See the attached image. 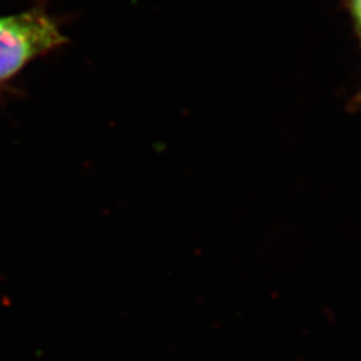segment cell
Instances as JSON below:
<instances>
[{
  "mask_svg": "<svg viewBox=\"0 0 361 361\" xmlns=\"http://www.w3.org/2000/svg\"><path fill=\"white\" fill-rule=\"evenodd\" d=\"M66 41L58 21L41 9L0 17V83Z\"/></svg>",
  "mask_w": 361,
  "mask_h": 361,
  "instance_id": "cell-1",
  "label": "cell"
},
{
  "mask_svg": "<svg viewBox=\"0 0 361 361\" xmlns=\"http://www.w3.org/2000/svg\"><path fill=\"white\" fill-rule=\"evenodd\" d=\"M351 9L354 13V17L358 21L360 27H361V0H351Z\"/></svg>",
  "mask_w": 361,
  "mask_h": 361,
  "instance_id": "cell-2",
  "label": "cell"
}]
</instances>
